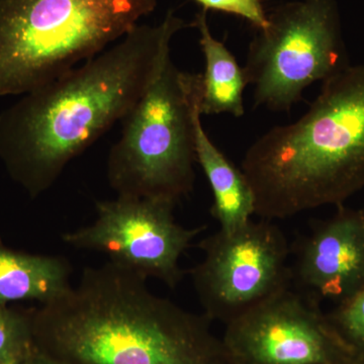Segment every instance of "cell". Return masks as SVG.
Masks as SVG:
<instances>
[{
	"label": "cell",
	"mask_w": 364,
	"mask_h": 364,
	"mask_svg": "<svg viewBox=\"0 0 364 364\" xmlns=\"http://www.w3.org/2000/svg\"><path fill=\"white\" fill-rule=\"evenodd\" d=\"M195 142L196 162L202 167L214 196L210 214L223 232L241 229L255 215L253 189L241 168H237L208 136L200 107L195 114Z\"/></svg>",
	"instance_id": "obj_11"
},
{
	"label": "cell",
	"mask_w": 364,
	"mask_h": 364,
	"mask_svg": "<svg viewBox=\"0 0 364 364\" xmlns=\"http://www.w3.org/2000/svg\"><path fill=\"white\" fill-rule=\"evenodd\" d=\"M356 364H364V363H356Z\"/></svg>",
	"instance_id": "obj_19"
},
{
	"label": "cell",
	"mask_w": 364,
	"mask_h": 364,
	"mask_svg": "<svg viewBox=\"0 0 364 364\" xmlns=\"http://www.w3.org/2000/svg\"><path fill=\"white\" fill-rule=\"evenodd\" d=\"M243 67L257 107L289 112L304 90L348 64L336 0H294L268 14Z\"/></svg>",
	"instance_id": "obj_6"
},
{
	"label": "cell",
	"mask_w": 364,
	"mask_h": 364,
	"mask_svg": "<svg viewBox=\"0 0 364 364\" xmlns=\"http://www.w3.org/2000/svg\"><path fill=\"white\" fill-rule=\"evenodd\" d=\"M188 25L169 11L0 114V156L33 196L135 107Z\"/></svg>",
	"instance_id": "obj_1"
},
{
	"label": "cell",
	"mask_w": 364,
	"mask_h": 364,
	"mask_svg": "<svg viewBox=\"0 0 364 364\" xmlns=\"http://www.w3.org/2000/svg\"><path fill=\"white\" fill-rule=\"evenodd\" d=\"M25 356H16V358L6 359V360L0 361V364H21Z\"/></svg>",
	"instance_id": "obj_18"
},
{
	"label": "cell",
	"mask_w": 364,
	"mask_h": 364,
	"mask_svg": "<svg viewBox=\"0 0 364 364\" xmlns=\"http://www.w3.org/2000/svg\"><path fill=\"white\" fill-rule=\"evenodd\" d=\"M202 74L179 70L171 56L130 114L107 157L117 196L176 205L196 181L195 114Z\"/></svg>",
	"instance_id": "obj_5"
},
{
	"label": "cell",
	"mask_w": 364,
	"mask_h": 364,
	"mask_svg": "<svg viewBox=\"0 0 364 364\" xmlns=\"http://www.w3.org/2000/svg\"><path fill=\"white\" fill-rule=\"evenodd\" d=\"M158 0H0V97L26 95L105 51Z\"/></svg>",
	"instance_id": "obj_4"
},
{
	"label": "cell",
	"mask_w": 364,
	"mask_h": 364,
	"mask_svg": "<svg viewBox=\"0 0 364 364\" xmlns=\"http://www.w3.org/2000/svg\"><path fill=\"white\" fill-rule=\"evenodd\" d=\"M26 358V356H25ZM64 364L60 363L57 359L51 358V356L48 355V354H39V355H33L28 359H26L25 361V358L21 361V364Z\"/></svg>",
	"instance_id": "obj_17"
},
{
	"label": "cell",
	"mask_w": 364,
	"mask_h": 364,
	"mask_svg": "<svg viewBox=\"0 0 364 364\" xmlns=\"http://www.w3.org/2000/svg\"><path fill=\"white\" fill-rule=\"evenodd\" d=\"M203 11H217L233 14L252 23L257 30L267 28L268 14L261 0H195Z\"/></svg>",
	"instance_id": "obj_16"
},
{
	"label": "cell",
	"mask_w": 364,
	"mask_h": 364,
	"mask_svg": "<svg viewBox=\"0 0 364 364\" xmlns=\"http://www.w3.org/2000/svg\"><path fill=\"white\" fill-rule=\"evenodd\" d=\"M147 280L111 261L85 267L33 328L64 364H217L210 318L153 294Z\"/></svg>",
	"instance_id": "obj_2"
},
{
	"label": "cell",
	"mask_w": 364,
	"mask_h": 364,
	"mask_svg": "<svg viewBox=\"0 0 364 364\" xmlns=\"http://www.w3.org/2000/svg\"><path fill=\"white\" fill-rule=\"evenodd\" d=\"M174 208L163 200L131 196L97 200L95 222L62 234L61 239L70 247L105 254L114 264L176 289L186 273L181 256L207 227L179 225Z\"/></svg>",
	"instance_id": "obj_8"
},
{
	"label": "cell",
	"mask_w": 364,
	"mask_h": 364,
	"mask_svg": "<svg viewBox=\"0 0 364 364\" xmlns=\"http://www.w3.org/2000/svg\"><path fill=\"white\" fill-rule=\"evenodd\" d=\"M227 349L240 364H356L320 306L287 289L228 323Z\"/></svg>",
	"instance_id": "obj_9"
},
{
	"label": "cell",
	"mask_w": 364,
	"mask_h": 364,
	"mask_svg": "<svg viewBox=\"0 0 364 364\" xmlns=\"http://www.w3.org/2000/svg\"><path fill=\"white\" fill-rule=\"evenodd\" d=\"M73 267L66 258L18 252L0 243V306L39 301L43 305L72 287Z\"/></svg>",
	"instance_id": "obj_12"
},
{
	"label": "cell",
	"mask_w": 364,
	"mask_h": 364,
	"mask_svg": "<svg viewBox=\"0 0 364 364\" xmlns=\"http://www.w3.org/2000/svg\"><path fill=\"white\" fill-rule=\"evenodd\" d=\"M241 170L268 221L340 207L364 188V63L327 79L303 116L258 138Z\"/></svg>",
	"instance_id": "obj_3"
},
{
	"label": "cell",
	"mask_w": 364,
	"mask_h": 364,
	"mask_svg": "<svg viewBox=\"0 0 364 364\" xmlns=\"http://www.w3.org/2000/svg\"><path fill=\"white\" fill-rule=\"evenodd\" d=\"M299 293L341 303L364 287V210L340 205L301 242L294 267Z\"/></svg>",
	"instance_id": "obj_10"
},
{
	"label": "cell",
	"mask_w": 364,
	"mask_h": 364,
	"mask_svg": "<svg viewBox=\"0 0 364 364\" xmlns=\"http://www.w3.org/2000/svg\"><path fill=\"white\" fill-rule=\"evenodd\" d=\"M207 14L202 9L196 14L193 23L200 33V45L205 60L200 85V114L240 117L245 114L244 90L248 85L245 73L224 43L213 36Z\"/></svg>",
	"instance_id": "obj_13"
},
{
	"label": "cell",
	"mask_w": 364,
	"mask_h": 364,
	"mask_svg": "<svg viewBox=\"0 0 364 364\" xmlns=\"http://www.w3.org/2000/svg\"><path fill=\"white\" fill-rule=\"evenodd\" d=\"M30 327L25 316L0 306V361L26 355Z\"/></svg>",
	"instance_id": "obj_15"
},
{
	"label": "cell",
	"mask_w": 364,
	"mask_h": 364,
	"mask_svg": "<svg viewBox=\"0 0 364 364\" xmlns=\"http://www.w3.org/2000/svg\"><path fill=\"white\" fill-rule=\"evenodd\" d=\"M203 259L189 270L203 314L232 322L275 294L291 289L286 236L268 220L200 242Z\"/></svg>",
	"instance_id": "obj_7"
},
{
	"label": "cell",
	"mask_w": 364,
	"mask_h": 364,
	"mask_svg": "<svg viewBox=\"0 0 364 364\" xmlns=\"http://www.w3.org/2000/svg\"><path fill=\"white\" fill-rule=\"evenodd\" d=\"M356 363H364V287L350 298L337 304L328 315Z\"/></svg>",
	"instance_id": "obj_14"
}]
</instances>
